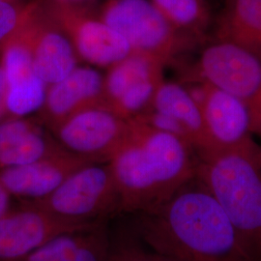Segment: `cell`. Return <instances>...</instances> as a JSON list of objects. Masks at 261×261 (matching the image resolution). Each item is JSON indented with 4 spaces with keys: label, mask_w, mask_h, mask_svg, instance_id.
Listing matches in <instances>:
<instances>
[{
    "label": "cell",
    "mask_w": 261,
    "mask_h": 261,
    "mask_svg": "<svg viewBox=\"0 0 261 261\" xmlns=\"http://www.w3.org/2000/svg\"><path fill=\"white\" fill-rule=\"evenodd\" d=\"M106 261H176L159 252L143 250L132 239L111 241L110 251Z\"/></svg>",
    "instance_id": "21"
},
{
    "label": "cell",
    "mask_w": 261,
    "mask_h": 261,
    "mask_svg": "<svg viewBox=\"0 0 261 261\" xmlns=\"http://www.w3.org/2000/svg\"><path fill=\"white\" fill-rule=\"evenodd\" d=\"M160 13L186 40L203 37L211 24L207 0H151Z\"/></svg>",
    "instance_id": "20"
},
{
    "label": "cell",
    "mask_w": 261,
    "mask_h": 261,
    "mask_svg": "<svg viewBox=\"0 0 261 261\" xmlns=\"http://www.w3.org/2000/svg\"><path fill=\"white\" fill-rule=\"evenodd\" d=\"M150 110L164 113L176 122L183 140L197 155L211 150L200 108L191 92L181 85L163 82Z\"/></svg>",
    "instance_id": "17"
},
{
    "label": "cell",
    "mask_w": 261,
    "mask_h": 261,
    "mask_svg": "<svg viewBox=\"0 0 261 261\" xmlns=\"http://www.w3.org/2000/svg\"><path fill=\"white\" fill-rule=\"evenodd\" d=\"M23 6H16L13 1L0 0V45L19 24Z\"/></svg>",
    "instance_id": "22"
},
{
    "label": "cell",
    "mask_w": 261,
    "mask_h": 261,
    "mask_svg": "<svg viewBox=\"0 0 261 261\" xmlns=\"http://www.w3.org/2000/svg\"><path fill=\"white\" fill-rule=\"evenodd\" d=\"M54 1H61V2H74V3H79L80 1H84V0H54Z\"/></svg>",
    "instance_id": "25"
},
{
    "label": "cell",
    "mask_w": 261,
    "mask_h": 261,
    "mask_svg": "<svg viewBox=\"0 0 261 261\" xmlns=\"http://www.w3.org/2000/svg\"><path fill=\"white\" fill-rule=\"evenodd\" d=\"M112 238L105 221L56 236L18 261H106Z\"/></svg>",
    "instance_id": "15"
},
{
    "label": "cell",
    "mask_w": 261,
    "mask_h": 261,
    "mask_svg": "<svg viewBox=\"0 0 261 261\" xmlns=\"http://www.w3.org/2000/svg\"><path fill=\"white\" fill-rule=\"evenodd\" d=\"M10 1H14V0H10Z\"/></svg>",
    "instance_id": "26"
},
{
    "label": "cell",
    "mask_w": 261,
    "mask_h": 261,
    "mask_svg": "<svg viewBox=\"0 0 261 261\" xmlns=\"http://www.w3.org/2000/svg\"><path fill=\"white\" fill-rule=\"evenodd\" d=\"M30 44L34 72L47 85L61 81L76 68L74 47L48 19L41 0H35L31 16Z\"/></svg>",
    "instance_id": "13"
},
{
    "label": "cell",
    "mask_w": 261,
    "mask_h": 261,
    "mask_svg": "<svg viewBox=\"0 0 261 261\" xmlns=\"http://www.w3.org/2000/svg\"><path fill=\"white\" fill-rule=\"evenodd\" d=\"M130 130L108 162L120 196L121 213L149 212L196 177V163L185 141L130 118Z\"/></svg>",
    "instance_id": "2"
},
{
    "label": "cell",
    "mask_w": 261,
    "mask_h": 261,
    "mask_svg": "<svg viewBox=\"0 0 261 261\" xmlns=\"http://www.w3.org/2000/svg\"><path fill=\"white\" fill-rule=\"evenodd\" d=\"M101 222V221H99ZM95 223L64 219L20 200L0 217V261H18L61 234L83 229Z\"/></svg>",
    "instance_id": "10"
},
{
    "label": "cell",
    "mask_w": 261,
    "mask_h": 261,
    "mask_svg": "<svg viewBox=\"0 0 261 261\" xmlns=\"http://www.w3.org/2000/svg\"><path fill=\"white\" fill-rule=\"evenodd\" d=\"M196 177L224 209L256 260L261 261V150L242 146L198 155Z\"/></svg>",
    "instance_id": "3"
},
{
    "label": "cell",
    "mask_w": 261,
    "mask_h": 261,
    "mask_svg": "<svg viewBox=\"0 0 261 261\" xmlns=\"http://www.w3.org/2000/svg\"><path fill=\"white\" fill-rule=\"evenodd\" d=\"M99 17L128 43L132 53L165 65L187 41L151 0H107Z\"/></svg>",
    "instance_id": "5"
},
{
    "label": "cell",
    "mask_w": 261,
    "mask_h": 261,
    "mask_svg": "<svg viewBox=\"0 0 261 261\" xmlns=\"http://www.w3.org/2000/svg\"><path fill=\"white\" fill-rule=\"evenodd\" d=\"M48 19L72 44L83 60L111 67L132 54L128 43L101 18L74 2L41 0Z\"/></svg>",
    "instance_id": "7"
},
{
    "label": "cell",
    "mask_w": 261,
    "mask_h": 261,
    "mask_svg": "<svg viewBox=\"0 0 261 261\" xmlns=\"http://www.w3.org/2000/svg\"><path fill=\"white\" fill-rule=\"evenodd\" d=\"M201 82L217 86L247 108L253 134L261 135V61L230 43L214 40L201 51L197 63Z\"/></svg>",
    "instance_id": "6"
},
{
    "label": "cell",
    "mask_w": 261,
    "mask_h": 261,
    "mask_svg": "<svg viewBox=\"0 0 261 261\" xmlns=\"http://www.w3.org/2000/svg\"><path fill=\"white\" fill-rule=\"evenodd\" d=\"M50 130L67 151L95 163H108L126 139L130 120L106 107H94L76 112Z\"/></svg>",
    "instance_id": "9"
},
{
    "label": "cell",
    "mask_w": 261,
    "mask_h": 261,
    "mask_svg": "<svg viewBox=\"0 0 261 261\" xmlns=\"http://www.w3.org/2000/svg\"><path fill=\"white\" fill-rule=\"evenodd\" d=\"M215 40L241 47L261 61V0H224Z\"/></svg>",
    "instance_id": "18"
},
{
    "label": "cell",
    "mask_w": 261,
    "mask_h": 261,
    "mask_svg": "<svg viewBox=\"0 0 261 261\" xmlns=\"http://www.w3.org/2000/svg\"><path fill=\"white\" fill-rule=\"evenodd\" d=\"M28 202L58 217L82 223L105 221L111 215L121 213L120 196L109 163L86 165L50 195Z\"/></svg>",
    "instance_id": "4"
},
{
    "label": "cell",
    "mask_w": 261,
    "mask_h": 261,
    "mask_svg": "<svg viewBox=\"0 0 261 261\" xmlns=\"http://www.w3.org/2000/svg\"><path fill=\"white\" fill-rule=\"evenodd\" d=\"M94 107H105L103 76L92 68L76 67L61 81L47 85L40 111L53 129L76 112Z\"/></svg>",
    "instance_id": "14"
},
{
    "label": "cell",
    "mask_w": 261,
    "mask_h": 261,
    "mask_svg": "<svg viewBox=\"0 0 261 261\" xmlns=\"http://www.w3.org/2000/svg\"><path fill=\"white\" fill-rule=\"evenodd\" d=\"M200 83L196 92L191 94L202 113L210 151L252 142V119L247 108L231 94L205 82Z\"/></svg>",
    "instance_id": "11"
},
{
    "label": "cell",
    "mask_w": 261,
    "mask_h": 261,
    "mask_svg": "<svg viewBox=\"0 0 261 261\" xmlns=\"http://www.w3.org/2000/svg\"><path fill=\"white\" fill-rule=\"evenodd\" d=\"M62 148L35 122L19 117L0 122V170L30 164Z\"/></svg>",
    "instance_id": "16"
},
{
    "label": "cell",
    "mask_w": 261,
    "mask_h": 261,
    "mask_svg": "<svg viewBox=\"0 0 261 261\" xmlns=\"http://www.w3.org/2000/svg\"><path fill=\"white\" fill-rule=\"evenodd\" d=\"M5 94H6V84L5 77L1 65V58H0V115L2 112H5Z\"/></svg>",
    "instance_id": "24"
},
{
    "label": "cell",
    "mask_w": 261,
    "mask_h": 261,
    "mask_svg": "<svg viewBox=\"0 0 261 261\" xmlns=\"http://www.w3.org/2000/svg\"><path fill=\"white\" fill-rule=\"evenodd\" d=\"M161 61L140 54L132 53L119 62L110 67L103 79V103L110 109L122 96L146 81L163 79Z\"/></svg>",
    "instance_id": "19"
},
{
    "label": "cell",
    "mask_w": 261,
    "mask_h": 261,
    "mask_svg": "<svg viewBox=\"0 0 261 261\" xmlns=\"http://www.w3.org/2000/svg\"><path fill=\"white\" fill-rule=\"evenodd\" d=\"M190 183L158 208L139 214L140 238L176 261H257L213 196L199 182Z\"/></svg>",
    "instance_id": "1"
},
{
    "label": "cell",
    "mask_w": 261,
    "mask_h": 261,
    "mask_svg": "<svg viewBox=\"0 0 261 261\" xmlns=\"http://www.w3.org/2000/svg\"><path fill=\"white\" fill-rule=\"evenodd\" d=\"M35 1L23 6L15 30L1 43V65L6 84L5 108L16 116L39 111L45 102L47 85L33 68L30 44L31 16Z\"/></svg>",
    "instance_id": "8"
},
{
    "label": "cell",
    "mask_w": 261,
    "mask_h": 261,
    "mask_svg": "<svg viewBox=\"0 0 261 261\" xmlns=\"http://www.w3.org/2000/svg\"><path fill=\"white\" fill-rule=\"evenodd\" d=\"M11 197L7 190L0 182V217L4 214L11 206Z\"/></svg>",
    "instance_id": "23"
},
{
    "label": "cell",
    "mask_w": 261,
    "mask_h": 261,
    "mask_svg": "<svg viewBox=\"0 0 261 261\" xmlns=\"http://www.w3.org/2000/svg\"><path fill=\"white\" fill-rule=\"evenodd\" d=\"M92 163L62 148L30 164L1 169L0 182L11 196L39 200L50 195L77 169Z\"/></svg>",
    "instance_id": "12"
}]
</instances>
